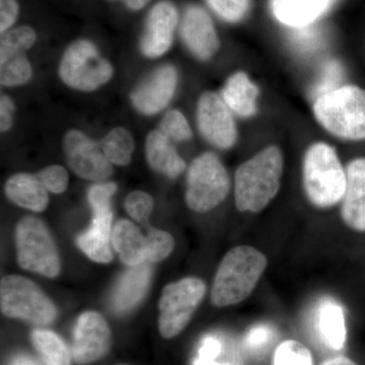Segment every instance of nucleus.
Wrapping results in <instances>:
<instances>
[{
  "mask_svg": "<svg viewBox=\"0 0 365 365\" xmlns=\"http://www.w3.org/2000/svg\"><path fill=\"white\" fill-rule=\"evenodd\" d=\"M319 124L334 136L346 140L365 139V90L343 86L314 102Z\"/></svg>",
  "mask_w": 365,
  "mask_h": 365,
  "instance_id": "nucleus-3",
  "label": "nucleus"
},
{
  "mask_svg": "<svg viewBox=\"0 0 365 365\" xmlns=\"http://www.w3.org/2000/svg\"><path fill=\"white\" fill-rule=\"evenodd\" d=\"M112 335L102 314H81L74 329L72 356L79 365H88L105 356L111 347Z\"/></svg>",
  "mask_w": 365,
  "mask_h": 365,
  "instance_id": "nucleus-13",
  "label": "nucleus"
},
{
  "mask_svg": "<svg viewBox=\"0 0 365 365\" xmlns=\"http://www.w3.org/2000/svg\"><path fill=\"white\" fill-rule=\"evenodd\" d=\"M209 6L223 21L237 23L248 14L250 0H206Z\"/></svg>",
  "mask_w": 365,
  "mask_h": 365,
  "instance_id": "nucleus-33",
  "label": "nucleus"
},
{
  "mask_svg": "<svg viewBox=\"0 0 365 365\" xmlns=\"http://www.w3.org/2000/svg\"><path fill=\"white\" fill-rule=\"evenodd\" d=\"M115 182H103L91 186L88 191V200L93 209L91 227L76 240L78 248L97 263H110L113 259L111 237L113 211L111 199L116 193Z\"/></svg>",
  "mask_w": 365,
  "mask_h": 365,
  "instance_id": "nucleus-10",
  "label": "nucleus"
},
{
  "mask_svg": "<svg viewBox=\"0 0 365 365\" xmlns=\"http://www.w3.org/2000/svg\"><path fill=\"white\" fill-rule=\"evenodd\" d=\"M59 78L73 90L93 91L111 81L112 64L98 52L97 46L88 40L71 43L63 53L59 64Z\"/></svg>",
  "mask_w": 365,
  "mask_h": 365,
  "instance_id": "nucleus-6",
  "label": "nucleus"
},
{
  "mask_svg": "<svg viewBox=\"0 0 365 365\" xmlns=\"http://www.w3.org/2000/svg\"><path fill=\"white\" fill-rule=\"evenodd\" d=\"M37 177L44 185L47 191L51 192V193H63L68 187V173L61 165H49V167L40 170Z\"/></svg>",
  "mask_w": 365,
  "mask_h": 365,
  "instance_id": "nucleus-36",
  "label": "nucleus"
},
{
  "mask_svg": "<svg viewBox=\"0 0 365 365\" xmlns=\"http://www.w3.org/2000/svg\"><path fill=\"white\" fill-rule=\"evenodd\" d=\"M292 44L300 52H314L324 43V35L319 29L313 25L297 28L290 35Z\"/></svg>",
  "mask_w": 365,
  "mask_h": 365,
  "instance_id": "nucleus-34",
  "label": "nucleus"
},
{
  "mask_svg": "<svg viewBox=\"0 0 365 365\" xmlns=\"http://www.w3.org/2000/svg\"><path fill=\"white\" fill-rule=\"evenodd\" d=\"M112 244L125 265L134 267L148 262L145 237L133 222L119 220L113 230Z\"/></svg>",
  "mask_w": 365,
  "mask_h": 365,
  "instance_id": "nucleus-22",
  "label": "nucleus"
},
{
  "mask_svg": "<svg viewBox=\"0 0 365 365\" xmlns=\"http://www.w3.org/2000/svg\"><path fill=\"white\" fill-rule=\"evenodd\" d=\"M322 365H357L353 360L347 359V357H336V359L327 360Z\"/></svg>",
  "mask_w": 365,
  "mask_h": 365,
  "instance_id": "nucleus-42",
  "label": "nucleus"
},
{
  "mask_svg": "<svg viewBox=\"0 0 365 365\" xmlns=\"http://www.w3.org/2000/svg\"><path fill=\"white\" fill-rule=\"evenodd\" d=\"M7 198L20 207L42 212L49 203L47 189L37 176L31 174L14 175L6 184Z\"/></svg>",
  "mask_w": 365,
  "mask_h": 365,
  "instance_id": "nucleus-21",
  "label": "nucleus"
},
{
  "mask_svg": "<svg viewBox=\"0 0 365 365\" xmlns=\"http://www.w3.org/2000/svg\"><path fill=\"white\" fill-rule=\"evenodd\" d=\"M14 104L6 95L0 98V129L1 132L9 131L14 123Z\"/></svg>",
  "mask_w": 365,
  "mask_h": 365,
  "instance_id": "nucleus-40",
  "label": "nucleus"
},
{
  "mask_svg": "<svg viewBox=\"0 0 365 365\" xmlns=\"http://www.w3.org/2000/svg\"><path fill=\"white\" fill-rule=\"evenodd\" d=\"M334 0H270L273 16L283 25L304 28L313 25L330 9Z\"/></svg>",
  "mask_w": 365,
  "mask_h": 365,
  "instance_id": "nucleus-19",
  "label": "nucleus"
},
{
  "mask_svg": "<svg viewBox=\"0 0 365 365\" xmlns=\"http://www.w3.org/2000/svg\"><path fill=\"white\" fill-rule=\"evenodd\" d=\"M150 279L151 268L148 262L125 271L110 299L112 311L119 314L132 311L148 292Z\"/></svg>",
  "mask_w": 365,
  "mask_h": 365,
  "instance_id": "nucleus-18",
  "label": "nucleus"
},
{
  "mask_svg": "<svg viewBox=\"0 0 365 365\" xmlns=\"http://www.w3.org/2000/svg\"><path fill=\"white\" fill-rule=\"evenodd\" d=\"M180 34L189 51L202 61L210 59L220 50V38L215 26L202 7L189 6L185 9Z\"/></svg>",
  "mask_w": 365,
  "mask_h": 365,
  "instance_id": "nucleus-16",
  "label": "nucleus"
},
{
  "mask_svg": "<svg viewBox=\"0 0 365 365\" xmlns=\"http://www.w3.org/2000/svg\"><path fill=\"white\" fill-rule=\"evenodd\" d=\"M230 188L227 170L213 153H203L190 165L185 199L194 212L215 209L227 198Z\"/></svg>",
  "mask_w": 365,
  "mask_h": 365,
  "instance_id": "nucleus-5",
  "label": "nucleus"
},
{
  "mask_svg": "<svg viewBox=\"0 0 365 365\" xmlns=\"http://www.w3.org/2000/svg\"><path fill=\"white\" fill-rule=\"evenodd\" d=\"M220 352H222V343L213 336H206L201 342L198 357L196 359L202 360V361L215 360Z\"/></svg>",
  "mask_w": 365,
  "mask_h": 365,
  "instance_id": "nucleus-39",
  "label": "nucleus"
},
{
  "mask_svg": "<svg viewBox=\"0 0 365 365\" xmlns=\"http://www.w3.org/2000/svg\"><path fill=\"white\" fill-rule=\"evenodd\" d=\"M177 86V69L170 64H163L148 74L132 91V105L141 114H158L170 104Z\"/></svg>",
  "mask_w": 365,
  "mask_h": 365,
  "instance_id": "nucleus-14",
  "label": "nucleus"
},
{
  "mask_svg": "<svg viewBox=\"0 0 365 365\" xmlns=\"http://www.w3.org/2000/svg\"><path fill=\"white\" fill-rule=\"evenodd\" d=\"M346 188L341 216L348 227L365 232V158H355L346 168Z\"/></svg>",
  "mask_w": 365,
  "mask_h": 365,
  "instance_id": "nucleus-17",
  "label": "nucleus"
},
{
  "mask_svg": "<svg viewBox=\"0 0 365 365\" xmlns=\"http://www.w3.org/2000/svg\"><path fill=\"white\" fill-rule=\"evenodd\" d=\"M197 126L201 135L220 150H228L237 138V126L232 110L222 96L206 91L197 104Z\"/></svg>",
  "mask_w": 365,
  "mask_h": 365,
  "instance_id": "nucleus-11",
  "label": "nucleus"
},
{
  "mask_svg": "<svg viewBox=\"0 0 365 365\" xmlns=\"http://www.w3.org/2000/svg\"><path fill=\"white\" fill-rule=\"evenodd\" d=\"M274 365H313V357L306 346L295 340L281 343L274 354Z\"/></svg>",
  "mask_w": 365,
  "mask_h": 365,
  "instance_id": "nucleus-30",
  "label": "nucleus"
},
{
  "mask_svg": "<svg viewBox=\"0 0 365 365\" xmlns=\"http://www.w3.org/2000/svg\"><path fill=\"white\" fill-rule=\"evenodd\" d=\"M63 150L72 172L88 181H103L111 177L113 165L98 145L83 132L69 130L63 138Z\"/></svg>",
  "mask_w": 365,
  "mask_h": 365,
  "instance_id": "nucleus-12",
  "label": "nucleus"
},
{
  "mask_svg": "<svg viewBox=\"0 0 365 365\" xmlns=\"http://www.w3.org/2000/svg\"><path fill=\"white\" fill-rule=\"evenodd\" d=\"M258 96V86L242 71L232 74L222 91L223 101L230 109L244 118L256 114Z\"/></svg>",
  "mask_w": 365,
  "mask_h": 365,
  "instance_id": "nucleus-23",
  "label": "nucleus"
},
{
  "mask_svg": "<svg viewBox=\"0 0 365 365\" xmlns=\"http://www.w3.org/2000/svg\"><path fill=\"white\" fill-rule=\"evenodd\" d=\"M304 188L309 202L318 208H329L342 201L346 172L332 146L312 144L304 158Z\"/></svg>",
  "mask_w": 365,
  "mask_h": 365,
  "instance_id": "nucleus-4",
  "label": "nucleus"
},
{
  "mask_svg": "<svg viewBox=\"0 0 365 365\" xmlns=\"http://www.w3.org/2000/svg\"><path fill=\"white\" fill-rule=\"evenodd\" d=\"M19 265L25 270L54 278L60 272V259L51 234L40 218L26 216L16 227Z\"/></svg>",
  "mask_w": 365,
  "mask_h": 365,
  "instance_id": "nucleus-8",
  "label": "nucleus"
},
{
  "mask_svg": "<svg viewBox=\"0 0 365 365\" xmlns=\"http://www.w3.org/2000/svg\"><path fill=\"white\" fill-rule=\"evenodd\" d=\"M160 130L178 143L190 140L193 135L186 117L178 110H170L165 113L160 122Z\"/></svg>",
  "mask_w": 365,
  "mask_h": 365,
  "instance_id": "nucleus-32",
  "label": "nucleus"
},
{
  "mask_svg": "<svg viewBox=\"0 0 365 365\" xmlns=\"http://www.w3.org/2000/svg\"><path fill=\"white\" fill-rule=\"evenodd\" d=\"M125 209L134 220L146 223L153 209V197L143 191L132 192L125 201Z\"/></svg>",
  "mask_w": 365,
  "mask_h": 365,
  "instance_id": "nucleus-35",
  "label": "nucleus"
},
{
  "mask_svg": "<svg viewBox=\"0 0 365 365\" xmlns=\"http://www.w3.org/2000/svg\"><path fill=\"white\" fill-rule=\"evenodd\" d=\"M145 155L151 169L170 179H176L186 169V163L173 145L172 139L160 129L146 137Z\"/></svg>",
  "mask_w": 365,
  "mask_h": 365,
  "instance_id": "nucleus-20",
  "label": "nucleus"
},
{
  "mask_svg": "<svg viewBox=\"0 0 365 365\" xmlns=\"http://www.w3.org/2000/svg\"><path fill=\"white\" fill-rule=\"evenodd\" d=\"M32 342L46 365H71L68 348L57 334L38 329L32 333Z\"/></svg>",
  "mask_w": 365,
  "mask_h": 365,
  "instance_id": "nucleus-26",
  "label": "nucleus"
},
{
  "mask_svg": "<svg viewBox=\"0 0 365 365\" xmlns=\"http://www.w3.org/2000/svg\"><path fill=\"white\" fill-rule=\"evenodd\" d=\"M37 41V33L30 26H21L2 34L0 41V59L11 55L23 54Z\"/></svg>",
  "mask_w": 365,
  "mask_h": 365,
  "instance_id": "nucleus-28",
  "label": "nucleus"
},
{
  "mask_svg": "<svg viewBox=\"0 0 365 365\" xmlns=\"http://www.w3.org/2000/svg\"><path fill=\"white\" fill-rule=\"evenodd\" d=\"M101 148L112 165L125 167L131 163L135 143L130 131L116 127L101 141Z\"/></svg>",
  "mask_w": 365,
  "mask_h": 365,
  "instance_id": "nucleus-25",
  "label": "nucleus"
},
{
  "mask_svg": "<svg viewBox=\"0 0 365 365\" xmlns=\"http://www.w3.org/2000/svg\"><path fill=\"white\" fill-rule=\"evenodd\" d=\"M11 365H39L36 364L35 361L30 357L26 356H19L14 359Z\"/></svg>",
  "mask_w": 365,
  "mask_h": 365,
  "instance_id": "nucleus-43",
  "label": "nucleus"
},
{
  "mask_svg": "<svg viewBox=\"0 0 365 365\" xmlns=\"http://www.w3.org/2000/svg\"><path fill=\"white\" fill-rule=\"evenodd\" d=\"M344 78V68L338 60L330 59L324 63L317 83L312 88L309 96L314 102L325 93L340 88Z\"/></svg>",
  "mask_w": 365,
  "mask_h": 365,
  "instance_id": "nucleus-29",
  "label": "nucleus"
},
{
  "mask_svg": "<svg viewBox=\"0 0 365 365\" xmlns=\"http://www.w3.org/2000/svg\"><path fill=\"white\" fill-rule=\"evenodd\" d=\"M122 365H128V364H122Z\"/></svg>",
  "mask_w": 365,
  "mask_h": 365,
  "instance_id": "nucleus-45",
  "label": "nucleus"
},
{
  "mask_svg": "<svg viewBox=\"0 0 365 365\" xmlns=\"http://www.w3.org/2000/svg\"><path fill=\"white\" fill-rule=\"evenodd\" d=\"M194 365H230V364H222L216 362L215 360H210V361H202V360L195 359L194 360Z\"/></svg>",
  "mask_w": 365,
  "mask_h": 365,
  "instance_id": "nucleus-44",
  "label": "nucleus"
},
{
  "mask_svg": "<svg viewBox=\"0 0 365 365\" xmlns=\"http://www.w3.org/2000/svg\"><path fill=\"white\" fill-rule=\"evenodd\" d=\"M19 4L16 0H0V32L4 34L9 30L18 19Z\"/></svg>",
  "mask_w": 365,
  "mask_h": 365,
  "instance_id": "nucleus-38",
  "label": "nucleus"
},
{
  "mask_svg": "<svg viewBox=\"0 0 365 365\" xmlns=\"http://www.w3.org/2000/svg\"><path fill=\"white\" fill-rule=\"evenodd\" d=\"M206 294L205 283L187 277L163 288L160 297L158 330L165 339L176 337L186 328Z\"/></svg>",
  "mask_w": 365,
  "mask_h": 365,
  "instance_id": "nucleus-9",
  "label": "nucleus"
},
{
  "mask_svg": "<svg viewBox=\"0 0 365 365\" xmlns=\"http://www.w3.org/2000/svg\"><path fill=\"white\" fill-rule=\"evenodd\" d=\"M179 14L170 0H162L151 7L140 40V50L148 58H158L169 51L174 40Z\"/></svg>",
  "mask_w": 365,
  "mask_h": 365,
  "instance_id": "nucleus-15",
  "label": "nucleus"
},
{
  "mask_svg": "<svg viewBox=\"0 0 365 365\" xmlns=\"http://www.w3.org/2000/svg\"><path fill=\"white\" fill-rule=\"evenodd\" d=\"M2 314L36 326H47L56 319L51 299L32 281L18 275L2 278L0 284Z\"/></svg>",
  "mask_w": 365,
  "mask_h": 365,
  "instance_id": "nucleus-7",
  "label": "nucleus"
},
{
  "mask_svg": "<svg viewBox=\"0 0 365 365\" xmlns=\"http://www.w3.org/2000/svg\"><path fill=\"white\" fill-rule=\"evenodd\" d=\"M282 153L271 145L237 168L235 199L241 212H260L275 198L282 176Z\"/></svg>",
  "mask_w": 365,
  "mask_h": 365,
  "instance_id": "nucleus-1",
  "label": "nucleus"
},
{
  "mask_svg": "<svg viewBox=\"0 0 365 365\" xmlns=\"http://www.w3.org/2000/svg\"><path fill=\"white\" fill-rule=\"evenodd\" d=\"M112 1H117V0H112ZM123 2L125 6L128 7L130 11H140L144 6L150 4V0H120Z\"/></svg>",
  "mask_w": 365,
  "mask_h": 365,
  "instance_id": "nucleus-41",
  "label": "nucleus"
},
{
  "mask_svg": "<svg viewBox=\"0 0 365 365\" xmlns=\"http://www.w3.org/2000/svg\"><path fill=\"white\" fill-rule=\"evenodd\" d=\"M273 338L272 329L266 325L255 326L250 329L246 337V345L251 351H260Z\"/></svg>",
  "mask_w": 365,
  "mask_h": 365,
  "instance_id": "nucleus-37",
  "label": "nucleus"
},
{
  "mask_svg": "<svg viewBox=\"0 0 365 365\" xmlns=\"http://www.w3.org/2000/svg\"><path fill=\"white\" fill-rule=\"evenodd\" d=\"M146 239V261L157 263L165 260L175 248V240L169 232L148 228Z\"/></svg>",
  "mask_w": 365,
  "mask_h": 365,
  "instance_id": "nucleus-31",
  "label": "nucleus"
},
{
  "mask_svg": "<svg viewBox=\"0 0 365 365\" xmlns=\"http://www.w3.org/2000/svg\"><path fill=\"white\" fill-rule=\"evenodd\" d=\"M319 326L324 341L334 350L345 345L346 324L342 307L333 299H325L319 309Z\"/></svg>",
  "mask_w": 365,
  "mask_h": 365,
  "instance_id": "nucleus-24",
  "label": "nucleus"
},
{
  "mask_svg": "<svg viewBox=\"0 0 365 365\" xmlns=\"http://www.w3.org/2000/svg\"><path fill=\"white\" fill-rule=\"evenodd\" d=\"M268 260L259 250L239 246L230 250L216 272L211 302L215 307L234 306L248 299L267 267Z\"/></svg>",
  "mask_w": 365,
  "mask_h": 365,
  "instance_id": "nucleus-2",
  "label": "nucleus"
},
{
  "mask_svg": "<svg viewBox=\"0 0 365 365\" xmlns=\"http://www.w3.org/2000/svg\"><path fill=\"white\" fill-rule=\"evenodd\" d=\"M32 76V66L25 53L0 59V83L2 86L26 85Z\"/></svg>",
  "mask_w": 365,
  "mask_h": 365,
  "instance_id": "nucleus-27",
  "label": "nucleus"
}]
</instances>
